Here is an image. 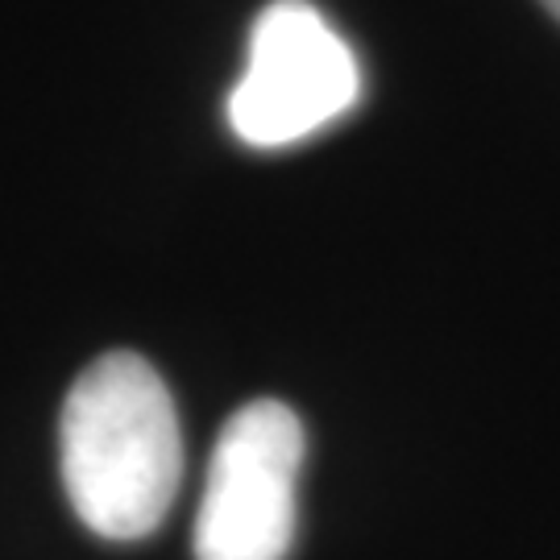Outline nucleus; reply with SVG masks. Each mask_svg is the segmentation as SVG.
Wrapping results in <instances>:
<instances>
[{
  "label": "nucleus",
  "mask_w": 560,
  "mask_h": 560,
  "mask_svg": "<svg viewBox=\"0 0 560 560\" xmlns=\"http://www.w3.org/2000/svg\"><path fill=\"white\" fill-rule=\"evenodd\" d=\"M67 499L101 540H145L183 478L179 411L138 353H104L67 390L59 420Z\"/></svg>",
  "instance_id": "obj_1"
},
{
  "label": "nucleus",
  "mask_w": 560,
  "mask_h": 560,
  "mask_svg": "<svg viewBox=\"0 0 560 560\" xmlns=\"http://www.w3.org/2000/svg\"><path fill=\"white\" fill-rule=\"evenodd\" d=\"M361 101L349 42L307 0L266 4L249 30L245 75L229 96V125L254 150L316 138Z\"/></svg>",
  "instance_id": "obj_2"
},
{
  "label": "nucleus",
  "mask_w": 560,
  "mask_h": 560,
  "mask_svg": "<svg viewBox=\"0 0 560 560\" xmlns=\"http://www.w3.org/2000/svg\"><path fill=\"white\" fill-rule=\"evenodd\" d=\"M307 453L300 416L279 399H254L217 436L196 560H287L300 523V469Z\"/></svg>",
  "instance_id": "obj_3"
},
{
  "label": "nucleus",
  "mask_w": 560,
  "mask_h": 560,
  "mask_svg": "<svg viewBox=\"0 0 560 560\" xmlns=\"http://www.w3.org/2000/svg\"><path fill=\"white\" fill-rule=\"evenodd\" d=\"M540 4H544V9H548V13H552V18L560 21V0H540Z\"/></svg>",
  "instance_id": "obj_4"
}]
</instances>
